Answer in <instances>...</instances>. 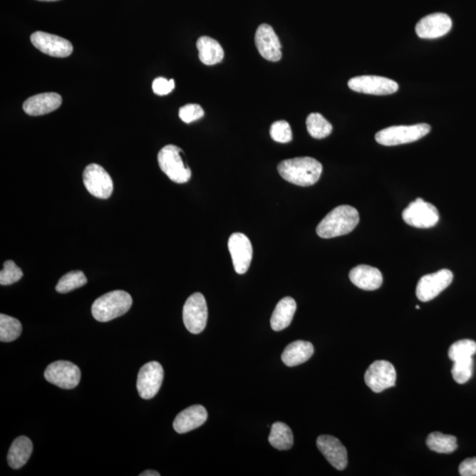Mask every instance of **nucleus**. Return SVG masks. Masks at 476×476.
I'll return each instance as SVG.
<instances>
[{
  "mask_svg": "<svg viewBox=\"0 0 476 476\" xmlns=\"http://www.w3.org/2000/svg\"><path fill=\"white\" fill-rule=\"evenodd\" d=\"M277 170L284 180L299 187H307L319 180L323 166L314 158L297 157L281 162Z\"/></svg>",
  "mask_w": 476,
  "mask_h": 476,
  "instance_id": "f257e3e1",
  "label": "nucleus"
},
{
  "mask_svg": "<svg viewBox=\"0 0 476 476\" xmlns=\"http://www.w3.org/2000/svg\"><path fill=\"white\" fill-rule=\"evenodd\" d=\"M360 221L358 211L355 207L342 205L327 214L317 227L318 236L333 238L347 235L356 229Z\"/></svg>",
  "mask_w": 476,
  "mask_h": 476,
  "instance_id": "f03ea898",
  "label": "nucleus"
},
{
  "mask_svg": "<svg viewBox=\"0 0 476 476\" xmlns=\"http://www.w3.org/2000/svg\"><path fill=\"white\" fill-rule=\"evenodd\" d=\"M133 306V299L124 290H114L96 299L92 306L93 317L99 322H109L121 317Z\"/></svg>",
  "mask_w": 476,
  "mask_h": 476,
  "instance_id": "7ed1b4c3",
  "label": "nucleus"
},
{
  "mask_svg": "<svg viewBox=\"0 0 476 476\" xmlns=\"http://www.w3.org/2000/svg\"><path fill=\"white\" fill-rule=\"evenodd\" d=\"M182 154L181 148L175 145H167L159 151L157 156L162 172L177 184L187 183L192 177V170L185 165Z\"/></svg>",
  "mask_w": 476,
  "mask_h": 476,
  "instance_id": "20e7f679",
  "label": "nucleus"
},
{
  "mask_svg": "<svg viewBox=\"0 0 476 476\" xmlns=\"http://www.w3.org/2000/svg\"><path fill=\"white\" fill-rule=\"evenodd\" d=\"M430 129L428 124L391 126L377 133L375 139L383 146H398L422 139L430 132Z\"/></svg>",
  "mask_w": 476,
  "mask_h": 476,
  "instance_id": "39448f33",
  "label": "nucleus"
},
{
  "mask_svg": "<svg viewBox=\"0 0 476 476\" xmlns=\"http://www.w3.org/2000/svg\"><path fill=\"white\" fill-rule=\"evenodd\" d=\"M403 218L409 226L418 229H430L436 226L440 221V213L434 205L419 198L405 208Z\"/></svg>",
  "mask_w": 476,
  "mask_h": 476,
  "instance_id": "423d86ee",
  "label": "nucleus"
},
{
  "mask_svg": "<svg viewBox=\"0 0 476 476\" xmlns=\"http://www.w3.org/2000/svg\"><path fill=\"white\" fill-rule=\"evenodd\" d=\"M208 317L206 299L202 293L192 294L183 308V321L190 333L198 334L206 328Z\"/></svg>",
  "mask_w": 476,
  "mask_h": 476,
  "instance_id": "0eeeda50",
  "label": "nucleus"
},
{
  "mask_svg": "<svg viewBox=\"0 0 476 476\" xmlns=\"http://www.w3.org/2000/svg\"><path fill=\"white\" fill-rule=\"evenodd\" d=\"M44 378L59 388L73 389L80 384L81 373L76 364L68 361H57L46 368Z\"/></svg>",
  "mask_w": 476,
  "mask_h": 476,
  "instance_id": "6e6552de",
  "label": "nucleus"
},
{
  "mask_svg": "<svg viewBox=\"0 0 476 476\" xmlns=\"http://www.w3.org/2000/svg\"><path fill=\"white\" fill-rule=\"evenodd\" d=\"M86 189L95 198L109 199L113 192V181L102 166L92 163L86 167L83 172Z\"/></svg>",
  "mask_w": 476,
  "mask_h": 476,
  "instance_id": "1a4fd4ad",
  "label": "nucleus"
},
{
  "mask_svg": "<svg viewBox=\"0 0 476 476\" xmlns=\"http://www.w3.org/2000/svg\"><path fill=\"white\" fill-rule=\"evenodd\" d=\"M364 381L371 391L381 393L395 386L396 371L388 361H376L364 374Z\"/></svg>",
  "mask_w": 476,
  "mask_h": 476,
  "instance_id": "9d476101",
  "label": "nucleus"
},
{
  "mask_svg": "<svg viewBox=\"0 0 476 476\" xmlns=\"http://www.w3.org/2000/svg\"><path fill=\"white\" fill-rule=\"evenodd\" d=\"M452 280L453 274L448 269H442L438 272L425 275L420 279L416 286V296L422 302H429L448 288Z\"/></svg>",
  "mask_w": 476,
  "mask_h": 476,
  "instance_id": "9b49d317",
  "label": "nucleus"
},
{
  "mask_svg": "<svg viewBox=\"0 0 476 476\" xmlns=\"http://www.w3.org/2000/svg\"><path fill=\"white\" fill-rule=\"evenodd\" d=\"M348 85L353 91L376 95H392L399 89L396 81L375 76L352 78L348 81Z\"/></svg>",
  "mask_w": 476,
  "mask_h": 476,
  "instance_id": "f8f14e48",
  "label": "nucleus"
},
{
  "mask_svg": "<svg viewBox=\"0 0 476 476\" xmlns=\"http://www.w3.org/2000/svg\"><path fill=\"white\" fill-rule=\"evenodd\" d=\"M163 376L162 366L158 362H150L141 367L137 378V390L144 400L154 398L161 388Z\"/></svg>",
  "mask_w": 476,
  "mask_h": 476,
  "instance_id": "ddd939ff",
  "label": "nucleus"
},
{
  "mask_svg": "<svg viewBox=\"0 0 476 476\" xmlns=\"http://www.w3.org/2000/svg\"><path fill=\"white\" fill-rule=\"evenodd\" d=\"M31 40L36 49L51 57L66 58L73 53L72 43L61 36L36 31L32 34Z\"/></svg>",
  "mask_w": 476,
  "mask_h": 476,
  "instance_id": "4468645a",
  "label": "nucleus"
},
{
  "mask_svg": "<svg viewBox=\"0 0 476 476\" xmlns=\"http://www.w3.org/2000/svg\"><path fill=\"white\" fill-rule=\"evenodd\" d=\"M228 247L234 269L238 274L247 273L252 259V245L250 239L243 233H234L229 238Z\"/></svg>",
  "mask_w": 476,
  "mask_h": 476,
  "instance_id": "2eb2a0df",
  "label": "nucleus"
},
{
  "mask_svg": "<svg viewBox=\"0 0 476 476\" xmlns=\"http://www.w3.org/2000/svg\"><path fill=\"white\" fill-rule=\"evenodd\" d=\"M255 44L259 54L267 61H280L282 57L281 44L274 29L269 24H262L257 29Z\"/></svg>",
  "mask_w": 476,
  "mask_h": 476,
  "instance_id": "dca6fc26",
  "label": "nucleus"
},
{
  "mask_svg": "<svg viewBox=\"0 0 476 476\" xmlns=\"http://www.w3.org/2000/svg\"><path fill=\"white\" fill-rule=\"evenodd\" d=\"M452 21L447 14L437 13L421 19L415 26L416 34L420 38L436 39L451 31Z\"/></svg>",
  "mask_w": 476,
  "mask_h": 476,
  "instance_id": "f3484780",
  "label": "nucleus"
},
{
  "mask_svg": "<svg viewBox=\"0 0 476 476\" xmlns=\"http://www.w3.org/2000/svg\"><path fill=\"white\" fill-rule=\"evenodd\" d=\"M319 451L337 470H343L348 466L347 449L338 438L322 435L317 440Z\"/></svg>",
  "mask_w": 476,
  "mask_h": 476,
  "instance_id": "a211bd4d",
  "label": "nucleus"
},
{
  "mask_svg": "<svg viewBox=\"0 0 476 476\" xmlns=\"http://www.w3.org/2000/svg\"><path fill=\"white\" fill-rule=\"evenodd\" d=\"M62 104V98L57 93H43L26 100L24 110L29 116H43L52 113Z\"/></svg>",
  "mask_w": 476,
  "mask_h": 476,
  "instance_id": "6ab92c4d",
  "label": "nucleus"
},
{
  "mask_svg": "<svg viewBox=\"0 0 476 476\" xmlns=\"http://www.w3.org/2000/svg\"><path fill=\"white\" fill-rule=\"evenodd\" d=\"M207 420V412L202 405H195L182 411L173 422L174 430L184 434L202 426Z\"/></svg>",
  "mask_w": 476,
  "mask_h": 476,
  "instance_id": "aec40b11",
  "label": "nucleus"
},
{
  "mask_svg": "<svg viewBox=\"0 0 476 476\" xmlns=\"http://www.w3.org/2000/svg\"><path fill=\"white\" fill-rule=\"evenodd\" d=\"M349 279L357 288L363 290H376L381 287L383 275L376 267L359 265L349 272Z\"/></svg>",
  "mask_w": 476,
  "mask_h": 476,
  "instance_id": "412c9836",
  "label": "nucleus"
},
{
  "mask_svg": "<svg viewBox=\"0 0 476 476\" xmlns=\"http://www.w3.org/2000/svg\"><path fill=\"white\" fill-rule=\"evenodd\" d=\"M314 353V345L309 341H296L286 347L281 355L282 362L288 367H295L307 362Z\"/></svg>",
  "mask_w": 476,
  "mask_h": 476,
  "instance_id": "4be33fe9",
  "label": "nucleus"
},
{
  "mask_svg": "<svg viewBox=\"0 0 476 476\" xmlns=\"http://www.w3.org/2000/svg\"><path fill=\"white\" fill-rule=\"evenodd\" d=\"M296 311V301L290 296H286L277 304L271 317V327L275 332L287 328L291 324Z\"/></svg>",
  "mask_w": 476,
  "mask_h": 476,
  "instance_id": "5701e85b",
  "label": "nucleus"
},
{
  "mask_svg": "<svg viewBox=\"0 0 476 476\" xmlns=\"http://www.w3.org/2000/svg\"><path fill=\"white\" fill-rule=\"evenodd\" d=\"M200 61L206 66H214L221 63L224 58V51L217 40L209 36L200 37L197 41Z\"/></svg>",
  "mask_w": 476,
  "mask_h": 476,
  "instance_id": "b1692460",
  "label": "nucleus"
},
{
  "mask_svg": "<svg viewBox=\"0 0 476 476\" xmlns=\"http://www.w3.org/2000/svg\"><path fill=\"white\" fill-rule=\"evenodd\" d=\"M33 444L29 438L19 437L11 445L7 460L14 470H19L28 462L32 455Z\"/></svg>",
  "mask_w": 476,
  "mask_h": 476,
  "instance_id": "393cba45",
  "label": "nucleus"
},
{
  "mask_svg": "<svg viewBox=\"0 0 476 476\" xmlns=\"http://www.w3.org/2000/svg\"><path fill=\"white\" fill-rule=\"evenodd\" d=\"M269 441L275 449L286 451L294 445L292 430L286 423H274L271 428Z\"/></svg>",
  "mask_w": 476,
  "mask_h": 476,
  "instance_id": "a878e982",
  "label": "nucleus"
},
{
  "mask_svg": "<svg viewBox=\"0 0 476 476\" xmlns=\"http://www.w3.org/2000/svg\"><path fill=\"white\" fill-rule=\"evenodd\" d=\"M426 444L431 451L438 453H452L458 448L457 438L451 435L433 433L427 438Z\"/></svg>",
  "mask_w": 476,
  "mask_h": 476,
  "instance_id": "bb28decb",
  "label": "nucleus"
},
{
  "mask_svg": "<svg viewBox=\"0 0 476 476\" xmlns=\"http://www.w3.org/2000/svg\"><path fill=\"white\" fill-rule=\"evenodd\" d=\"M309 135L314 139L321 140L329 136L333 131V126L319 113H311L306 119Z\"/></svg>",
  "mask_w": 476,
  "mask_h": 476,
  "instance_id": "cd10ccee",
  "label": "nucleus"
},
{
  "mask_svg": "<svg viewBox=\"0 0 476 476\" xmlns=\"http://www.w3.org/2000/svg\"><path fill=\"white\" fill-rule=\"evenodd\" d=\"M22 332L21 323L18 319L5 314L0 315V341L11 342L20 337Z\"/></svg>",
  "mask_w": 476,
  "mask_h": 476,
  "instance_id": "c85d7f7f",
  "label": "nucleus"
},
{
  "mask_svg": "<svg viewBox=\"0 0 476 476\" xmlns=\"http://www.w3.org/2000/svg\"><path fill=\"white\" fill-rule=\"evenodd\" d=\"M88 279L81 271H72L66 274L61 280L58 281L56 290L61 294H66L73 291L74 289L83 287L87 284Z\"/></svg>",
  "mask_w": 476,
  "mask_h": 476,
  "instance_id": "c756f323",
  "label": "nucleus"
},
{
  "mask_svg": "<svg viewBox=\"0 0 476 476\" xmlns=\"http://www.w3.org/2000/svg\"><path fill=\"white\" fill-rule=\"evenodd\" d=\"M476 353V342L472 340H461L453 343L449 348L448 356L452 362L473 357Z\"/></svg>",
  "mask_w": 476,
  "mask_h": 476,
  "instance_id": "7c9ffc66",
  "label": "nucleus"
},
{
  "mask_svg": "<svg viewBox=\"0 0 476 476\" xmlns=\"http://www.w3.org/2000/svg\"><path fill=\"white\" fill-rule=\"evenodd\" d=\"M452 369V378L458 384L462 385L467 383L473 375V357L470 358L461 359L453 362Z\"/></svg>",
  "mask_w": 476,
  "mask_h": 476,
  "instance_id": "2f4dec72",
  "label": "nucleus"
},
{
  "mask_svg": "<svg viewBox=\"0 0 476 476\" xmlns=\"http://www.w3.org/2000/svg\"><path fill=\"white\" fill-rule=\"evenodd\" d=\"M24 276L22 270L13 260H6L4 263V269L0 273V284L7 286L16 284Z\"/></svg>",
  "mask_w": 476,
  "mask_h": 476,
  "instance_id": "473e14b6",
  "label": "nucleus"
},
{
  "mask_svg": "<svg viewBox=\"0 0 476 476\" xmlns=\"http://www.w3.org/2000/svg\"><path fill=\"white\" fill-rule=\"evenodd\" d=\"M270 135L279 143H289L293 139L292 130L287 121L274 122L270 128Z\"/></svg>",
  "mask_w": 476,
  "mask_h": 476,
  "instance_id": "72a5a7b5",
  "label": "nucleus"
},
{
  "mask_svg": "<svg viewBox=\"0 0 476 476\" xmlns=\"http://www.w3.org/2000/svg\"><path fill=\"white\" fill-rule=\"evenodd\" d=\"M203 116L204 110L199 104H187V105L181 107L180 109V118L182 121L187 123V124L199 120Z\"/></svg>",
  "mask_w": 476,
  "mask_h": 476,
  "instance_id": "f704fd0d",
  "label": "nucleus"
},
{
  "mask_svg": "<svg viewBox=\"0 0 476 476\" xmlns=\"http://www.w3.org/2000/svg\"><path fill=\"white\" fill-rule=\"evenodd\" d=\"M152 88L155 95H166L173 91L175 88V81L167 80L165 78L160 77L153 81Z\"/></svg>",
  "mask_w": 476,
  "mask_h": 476,
  "instance_id": "c9c22d12",
  "label": "nucleus"
},
{
  "mask_svg": "<svg viewBox=\"0 0 476 476\" xmlns=\"http://www.w3.org/2000/svg\"><path fill=\"white\" fill-rule=\"evenodd\" d=\"M459 471L462 476H476V458L465 460L460 465Z\"/></svg>",
  "mask_w": 476,
  "mask_h": 476,
  "instance_id": "e433bc0d",
  "label": "nucleus"
},
{
  "mask_svg": "<svg viewBox=\"0 0 476 476\" xmlns=\"http://www.w3.org/2000/svg\"><path fill=\"white\" fill-rule=\"evenodd\" d=\"M160 475H160L158 472L153 470H147L140 475V476H160Z\"/></svg>",
  "mask_w": 476,
  "mask_h": 476,
  "instance_id": "4c0bfd02",
  "label": "nucleus"
},
{
  "mask_svg": "<svg viewBox=\"0 0 476 476\" xmlns=\"http://www.w3.org/2000/svg\"><path fill=\"white\" fill-rule=\"evenodd\" d=\"M39 1L51 2V1H58V0H39Z\"/></svg>",
  "mask_w": 476,
  "mask_h": 476,
  "instance_id": "58836bf2",
  "label": "nucleus"
}]
</instances>
